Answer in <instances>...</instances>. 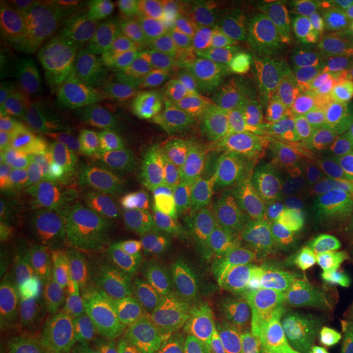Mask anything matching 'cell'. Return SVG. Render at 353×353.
I'll return each instance as SVG.
<instances>
[{
	"mask_svg": "<svg viewBox=\"0 0 353 353\" xmlns=\"http://www.w3.org/2000/svg\"><path fill=\"white\" fill-rule=\"evenodd\" d=\"M347 221L348 223H353V200L350 205H348V210H347Z\"/></svg>",
	"mask_w": 353,
	"mask_h": 353,
	"instance_id": "31",
	"label": "cell"
},
{
	"mask_svg": "<svg viewBox=\"0 0 353 353\" xmlns=\"http://www.w3.org/2000/svg\"><path fill=\"white\" fill-rule=\"evenodd\" d=\"M353 117L301 82L285 101L275 121L262 131L276 138L304 134L327 126H350Z\"/></svg>",
	"mask_w": 353,
	"mask_h": 353,
	"instance_id": "16",
	"label": "cell"
},
{
	"mask_svg": "<svg viewBox=\"0 0 353 353\" xmlns=\"http://www.w3.org/2000/svg\"><path fill=\"white\" fill-rule=\"evenodd\" d=\"M347 30H348L347 38H353V0L347 2Z\"/></svg>",
	"mask_w": 353,
	"mask_h": 353,
	"instance_id": "29",
	"label": "cell"
},
{
	"mask_svg": "<svg viewBox=\"0 0 353 353\" xmlns=\"http://www.w3.org/2000/svg\"><path fill=\"white\" fill-rule=\"evenodd\" d=\"M187 293L203 306L286 330L301 324L293 294L257 265L232 260L183 278Z\"/></svg>",
	"mask_w": 353,
	"mask_h": 353,
	"instance_id": "7",
	"label": "cell"
},
{
	"mask_svg": "<svg viewBox=\"0 0 353 353\" xmlns=\"http://www.w3.org/2000/svg\"><path fill=\"white\" fill-rule=\"evenodd\" d=\"M262 247L254 228L211 210L190 190L154 211L141 228L143 260L161 273L190 275Z\"/></svg>",
	"mask_w": 353,
	"mask_h": 353,
	"instance_id": "3",
	"label": "cell"
},
{
	"mask_svg": "<svg viewBox=\"0 0 353 353\" xmlns=\"http://www.w3.org/2000/svg\"><path fill=\"white\" fill-rule=\"evenodd\" d=\"M112 337L136 348L138 353H198L196 345L164 329L126 330L112 334Z\"/></svg>",
	"mask_w": 353,
	"mask_h": 353,
	"instance_id": "24",
	"label": "cell"
},
{
	"mask_svg": "<svg viewBox=\"0 0 353 353\" xmlns=\"http://www.w3.org/2000/svg\"><path fill=\"white\" fill-rule=\"evenodd\" d=\"M329 272L334 283L353 298V229L343 232L335 242L329 259Z\"/></svg>",
	"mask_w": 353,
	"mask_h": 353,
	"instance_id": "27",
	"label": "cell"
},
{
	"mask_svg": "<svg viewBox=\"0 0 353 353\" xmlns=\"http://www.w3.org/2000/svg\"><path fill=\"white\" fill-rule=\"evenodd\" d=\"M0 353H28V334L0 327Z\"/></svg>",
	"mask_w": 353,
	"mask_h": 353,
	"instance_id": "28",
	"label": "cell"
},
{
	"mask_svg": "<svg viewBox=\"0 0 353 353\" xmlns=\"http://www.w3.org/2000/svg\"><path fill=\"white\" fill-rule=\"evenodd\" d=\"M61 299L79 321L110 335L175 325L169 314L99 252L77 255Z\"/></svg>",
	"mask_w": 353,
	"mask_h": 353,
	"instance_id": "6",
	"label": "cell"
},
{
	"mask_svg": "<svg viewBox=\"0 0 353 353\" xmlns=\"http://www.w3.org/2000/svg\"><path fill=\"white\" fill-rule=\"evenodd\" d=\"M77 255L72 242L43 224L2 265V290H26L63 298Z\"/></svg>",
	"mask_w": 353,
	"mask_h": 353,
	"instance_id": "12",
	"label": "cell"
},
{
	"mask_svg": "<svg viewBox=\"0 0 353 353\" xmlns=\"http://www.w3.org/2000/svg\"><path fill=\"white\" fill-rule=\"evenodd\" d=\"M139 12L148 21L156 34L159 44L162 43V34H174L190 25V21L196 17V12L201 8L200 2H188V0H148V2H136Z\"/></svg>",
	"mask_w": 353,
	"mask_h": 353,
	"instance_id": "22",
	"label": "cell"
},
{
	"mask_svg": "<svg viewBox=\"0 0 353 353\" xmlns=\"http://www.w3.org/2000/svg\"><path fill=\"white\" fill-rule=\"evenodd\" d=\"M219 12L216 38L241 54L275 38L286 20L285 8L273 0H232L223 3Z\"/></svg>",
	"mask_w": 353,
	"mask_h": 353,
	"instance_id": "14",
	"label": "cell"
},
{
	"mask_svg": "<svg viewBox=\"0 0 353 353\" xmlns=\"http://www.w3.org/2000/svg\"><path fill=\"white\" fill-rule=\"evenodd\" d=\"M342 50H343V52H345V54H347L348 59H350V63H352V65H353V38H348L347 41L343 43Z\"/></svg>",
	"mask_w": 353,
	"mask_h": 353,
	"instance_id": "30",
	"label": "cell"
},
{
	"mask_svg": "<svg viewBox=\"0 0 353 353\" xmlns=\"http://www.w3.org/2000/svg\"><path fill=\"white\" fill-rule=\"evenodd\" d=\"M88 7L90 3L81 0H33L19 3L20 12L57 34L76 25Z\"/></svg>",
	"mask_w": 353,
	"mask_h": 353,
	"instance_id": "23",
	"label": "cell"
},
{
	"mask_svg": "<svg viewBox=\"0 0 353 353\" xmlns=\"http://www.w3.org/2000/svg\"><path fill=\"white\" fill-rule=\"evenodd\" d=\"M288 193V201L268 205L257 218L254 229L263 247L312 254L341 239L348 223V206L319 200L291 188Z\"/></svg>",
	"mask_w": 353,
	"mask_h": 353,
	"instance_id": "11",
	"label": "cell"
},
{
	"mask_svg": "<svg viewBox=\"0 0 353 353\" xmlns=\"http://www.w3.org/2000/svg\"><path fill=\"white\" fill-rule=\"evenodd\" d=\"M198 353H249L245 335L231 325L210 322L200 329Z\"/></svg>",
	"mask_w": 353,
	"mask_h": 353,
	"instance_id": "26",
	"label": "cell"
},
{
	"mask_svg": "<svg viewBox=\"0 0 353 353\" xmlns=\"http://www.w3.org/2000/svg\"><path fill=\"white\" fill-rule=\"evenodd\" d=\"M195 118L139 88L100 121L95 145L112 176L118 208L141 228L188 190L187 164Z\"/></svg>",
	"mask_w": 353,
	"mask_h": 353,
	"instance_id": "2",
	"label": "cell"
},
{
	"mask_svg": "<svg viewBox=\"0 0 353 353\" xmlns=\"http://www.w3.org/2000/svg\"><path fill=\"white\" fill-rule=\"evenodd\" d=\"M299 59L286 51H267L247 61L232 94L213 125L228 134L255 136L275 121L285 101L301 85Z\"/></svg>",
	"mask_w": 353,
	"mask_h": 353,
	"instance_id": "10",
	"label": "cell"
},
{
	"mask_svg": "<svg viewBox=\"0 0 353 353\" xmlns=\"http://www.w3.org/2000/svg\"><path fill=\"white\" fill-rule=\"evenodd\" d=\"M28 353H114L112 347L90 341L56 311L28 334Z\"/></svg>",
	"mask_w": 353,
	"mask_h": 353,
	"instance_id": "18",
	"label": "cell"
},
{
	"mask_svg": "<svg viewBox=\"0 0 353 353\" xmlns=\"http://www.w3.org/2000/svg\"><path fill=\"white\" fill-rule=\"evenodd\" d=\"M252 145L237 136L203 123L190 144L187 182L196 200L236 221L268 208L270 183Z\"/></svg>",
	"mask_w": 353,
	"mask_h": 353,
	"instance_id": "4",
	"label": "cell"
},
{
	"mask_svg": "<svg viewBox=\"0 0 353 353\" xmlns=\"http://www.w3.org/2000/svg\"><path fill=\"white\" fill-rule=\"evenodd\" d=\"M56 309L26 290H2L0 294V325L30 334Z\"/></svg>",
	"mask_w": 353,
	"mask_h": 353,
	"instance_id": "20",
	"label": "cell"
},
{
	"mask_svg": "<svg viewBox=\"0 0 353 353\" xmlns=\"http://www.w3.org/2000/svg\"><path fill=\"white\" fill-rule=\"evenodd\" d=\"M303 83L353 117V65L342 48L322 46L299 57Z\"/></svg>",
	"mask_w": 353,
	"mask_h": 353,
	"instance_id": "15",
	"label": "cell"
},
{
	"mask_svg": "<svg viewBox=\"0 0 353 353\" xmlns=\"http://www.w3.org/2000/svg\"><path fill=\"white\" fill-rule=\"evenodd\" d=\"M59 37L63 81L32 117L50 130L79 134L138 82L159 41L136 3H90Z\"/></svg>",
	"mask_w": 353,
	"mask_h": 353,
	"instance_id": "1",
	"label": "cell"
},
{
	"mask_svg": "<svg viewBox=\"0 0 353 353\" xmlns=\"http://www.w3.org/2000/svg\"><path fill=\"white\" fill-rule=\"evenodd\" d=\"M352 126H327L304 134L276 138L260 131L252 149L263 167L298 176L319 167L345 143Z\"/></svg>",
	"mask_w": 353,
	"mask_h": 353,
	"instance_id": "13",
	"label": "cell"
},
{
	"mask_svg": "<svg viewBox=\"0 0 353 353\" xmlns=\"http://www.w3.org/2000/svg\"><path fill=\"white\" fill-rule=\"evenodd\" d=\"M249 353H307L306 347L290 330L259 325L245 334Z\"/></svg>",
	"mask_w": 353,
	"mask_h": 353,
	"instance_id": "25",
	"label": "cell"
},
{
	"mask_svg": "<svg viewBox=\"0 0 353 353\" xmlns=\"http://www.w3.org/2000/svg\"><path fill=\"white\" fill-rule=\"evenodd\" d=\"M247 61L216 34L183 39L167 50L144 83L145 90L188 117L221 108L232 94Z\"/></svg>",
	"mask_w": 353,
	"mask_h": 353,
	"instance_id": "5",
	"label": "cell"
},
{
	"mask_svg": "<svg viewBox=\"0 0 353 353\" xmlns=\"http://www.w3.org/2000/svg\"><path fill=\"white\" fill-rule=\"evenodd\" d=\"M290 188L319 200L350 205L353 200V143L347 139L319 167L293 176Z\"/></svg>",
	"mask_w": 353,
	"mask_h": 353,
	"instance_id": "17",
	"label": "cell"
},
{
	"mask_svg": "<svg viewBox=\"0 0 353 353\" xmlns=\"http://www.w3.org/2000/svg\"><path fill=\"white\" fill-rule=\"evenodd\" d=\"M37 185L48 206L50 224L65 239L97 236L105 223L95 170L77 145L46 149L38 159Z\"/></svg>",
	"mask_w": 353,
	"mask_h": 353,
	"instance_id": "9",
	"label": "cell"
},
{
	"mask_svg": "<svg viewBox=\"0 0 353 353\" xmlns=\"http://www.w3.org/2000/svg\"><path fill=\"white\" fill-rule=\"evenodd\" d=\"M0 65L7 92L26 112L43 107L63 81L61 37L26 17L19 7L2 8Z\"/></svg>",
	"mask_w": 353,
	"mask_h": 353,
	"instance_id": "8",
	"label": "cell"
},
{
	"mask_svg": "<svg viewBox=\"0 0 353 353\" xmlns=\"http://www.w3.org/2000/svg\"><path fill=\"white\" fill-rule=\"evenodd\" d=\"M347 139L350 141V143H353V128L350 130V132H348V138Z\"/></svg>",
	"mask_w": 353,
	"mask_h": 353,
	"instance_id": "32",
	"label": "cell"
},
{
	"mask_svg": "<svg viewBox=\"0 0 353 353\" xmlns=\"http://www.w3.org/2000/svg\"><path fill=\"white\" fill-rule=\"evenodd\" d=\"M41 226L38 210L28 203L3 205L0 213V265L6 263L21 242Z\"/></svg>",
	"mask_w": 353,
	"mask_h": 353,
	"instance_id": "21",
	"label": "cell"
},
{
	"mask_svg": "<svg viewBox=\"0 0 353 353\" xmlns=\"http://www.w3.org/2000/svg\"><path fill=\"white\" fill-rule=\"evenodd\" d=\"M293 13L303 32L316 43L348 37L345 0H298Z\"/></svg>",
	"mask_w": 353,
	"mask_h": 353,
	"instance_id": "19",
	"label": "cell"
}]
</instances>
